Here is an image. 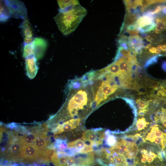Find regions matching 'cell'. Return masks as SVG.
Returning a JSON list of instances; mask_svg holds the SVG:
<instances>
[{"instance_id": "1", "label": "cell", "mask_w": 166, "mask_h": 166, "mask_svg": "<svg viewBox=\"0 0 166 166\" xmlns=\"http://www.w3.org/2000/svg\"><path fill=\"white\" fill-rule=\"evenodd\" d=\"M87 10L80 4L63 10L54 17L60 31L67 35L74 31L86 16Z\"/></svg>"}, {"instance_id": "2", "label": "cell", "mask_w": 166, "mask_h": 166, "mask_svg": "<svg viewBox=\"0 0 166 166\" xmlns=\"http://www.w3.org/2000/svg\"><path fill=\"white\" fill-rule=\"evenodd\" d=\"M16 162L25 164L43 163L38 150L33 144L22 146Z\"/></svg>"}, {"instance_id": "3", "label": "cell", "mask_w": 166, "mask_h": 166, "mask_svg": "<svg viewBox=\"0 0 166 166\" xmlns=\"http://www.w3.org/2000/svg\"><path fill=\"white\" fill-rule=\"evenodd\" d=\"M10 17L25 20L27 19L26 8L24 3L19 0H5Z\"/></svg>"}, {"instance_id": "4", "label": "cell", "mask_w": 166, "mask_h": 166, "mask_svg": "<svg viewBox=\"0 0 166 166\" xmlns=\"http://www.w3.org/2000/svg\"><path fill=\"white\" fill-rule=\"evenodd\" d=\"M81 121V119L79 118L71 119L62 124H59L52 131L55 134L68 132L77 128L80 123Z\"/></svg>"}, {"instance_id": "5", "label": "cell", "mask_w": 166, "mask_h": 166, "mask_svg": "<svg viewBox=\"0 0 166 166\" xmlns=\"http://www.w3.org/2000/svg\"><path fill=\"white\" fill-rule=\"evenodd\" d=\"M101 130L100 128L86 130L83 132L81 138L86 144L93 146L97 140L102 139L101 137Z\"/></svg>"}, {"instance_id": "6", "label": "cell", "mask_w": 166, "mask_h": 166, "mask_svg": "<svg viewBox=\"0 0 166 166\" xmlns=\"http://www.w3.org/2000/svg\"><path fill=\"white\" fill-rule=\"evenodd\" d=\"M22 33L24 41V44L32 42L33 39V33L31 24L27 19L23 20L21 24Z\"/></svg>"}, {"instance_id": "7", "label": "cell", "mask_w": 166, "mask_h": 166, "mask_svg": "<svg viewBox=\"0 0 166 166\" xmlns=\"http://www.w3.org/2000/svg\"><path fill=\"white\" fill-rule=\"evenodd\" d=\"M34 52L35 56L37 59L41 58L47 47L46 41L42 38H36L34 39L33 41Z\"/></svg>"}, {"instance_id": "8", "label": "cell", "mask_w": 166, "mask_h": 166, "mask_svg": "<svg viewBox=\"0 0 166 166\" xmlns=\"http://www.w3.org/2000/svg\"><path fill=\"white\" fill-rule=\"evenodd\" d=\"M37 59L35 56L28 57L26 59V68L27 75L30 79L34 78L37 73L38 67Z\"/></svg>"}, {"instance_id": "9", "label": "cell", "mask_w": 166, "mask_h": 166, "mask_svg": "<svg viewBox=\"0 0 166 166\" xmlns=\"http://www.w3.org/2000/svg\"><path fill=\"white\" fill-rule=\"evenodd\" d=\"M153 15L147 12L143 16L137 18L135 24L137 29L155 22Z\"/></svg>"}, {"instance_id": "10", "label": "cell", "mask_w": 166, "mask_h": 166, "mask_svg": "<svg viewBox=\"0 0 166 166\" xmlns=\"http://www.w3.org/2000/svg\"><path fill=\"white\" fill-rule=\"evenodd\" d=\"M38 130V129L36 128L33 132L26 133L23 136H19L20 142L23 145H34L37 138L38 132H37Z\"/></svg>"}, {"instance_id": "11", "label": "cell", "mask_w": 166, "mask_h": 166, "mask_svg": "<svg viewBox=\"0 0 166 166\" xmlns=\"http://www.w3.org/2000/svg\"><path fill=\"white\" fill-rule=\"evenodd\" d=\"M115 61H117L118 63L120 69V73L117 76H127L130 74L132 67L125 60L124 57H120Z\"/></svg>"}, {"instance_id": "12", "label": "cell", "mask_w": 166, "mask_h": 166, "mask_svg": "<svg viewBox=\"0 0 166 166\" xmlns=\"http://www.w3.org/2000/svg\"><path fill=\"white\" fill-rule=\"evenodd\" d=\"M0 21L4 22L10 17L5 0H0Z\"/></svg>"}, {"instance_id": "13", "label": "cell", "mask_w": 166, "mask_h": 166, "mask_svg": "<svg viewBox=\"0 0 166 166\" xmlns=\"http://www.w3.org/2000/svg\"><path fill=\"white\" fill-rule=\"evenodd\" d=\"M60 10H67L74 6L80 4L77 0H57Z\"/></svg>"}, {"instance_id": "14", "label": "cell", "mask_w": 166, "mask_h": 166, "mask_svg": "<svg viewBox=\"0 0 166 166\" xmlns=\"http://www.w3.org/2000/svg\"><path fill=\"white\" fill-rule=\"evenodd\" d=\"M105 143L104 146L107 148L108 147H112L115 146L117 141V138L116 137L115 135L110 134V132L109 130L106 131L105 132Z\"/></svg>"}, {"instance_id": "15", "label": "cell", "mask_w": 166, "mask_h": 166, "mask_svg": "<svg viewBox=\"0 0 166 166\" xmlns=\"http://www.w3.org/2000/svg\"><path fill=\"white\" fill-rule=\"evenodd\" d=\"M87 144L85 141L81 139H78L67 144L69 148H74L78 150L79 153L81 151L84 149Z\"/></svg>"}, {"instance_id": "16", "label": "cell", "mask_w": 166, "mask_h": 166, "mask_svg": "<svg viewBox=\"0 0 166 166\" xmlns=\"http://www.w3.org/2000/svg\"><path fill=\"white\" fill-rule=\"evenodd\" d=\"M23 55V57L25 58L35 56L34 48L33 42L30 43L24 44Z\"/></svg>"}, {"instance_id": "17", "label": "cell", "mask_w": 166, "mask_h": 166, "mask_svg": "<svg viewBox=\"0 0 166 166\" xmlns=\"http://www.w3.org/2000/svg\"><path fill=\"white\" fill-rule=\"evenodd\" d=\"M137 18V16L135 14L126 13L124 17V22L122 26H127L134 24L136 22Z\"/></svg>"}, {"instance_id": "18", "label": "cell", "mask_w": 166, "mask_h": 166, "mask_svg": "<svg viewBox=\"0 0 166 166\" xmlns=\"http://www.w3.org/2000/svg\"><path fill=\"white\" fill-rule=\"evenodd\" d=\"M149 124V123L147 122L144 118L142 117L138 119L136 123V127L138 130L140 131L144 130Z\"/></svg>"}, {"instance_id": "19", "label": "cell", "mask_w": 166, "mask_h": 166, "mask_svg": "<svg viewBox=\"0 0 166 166\" xmlns=\"http://www.w3.org/2000/svg\"><path fill=\"white\" fill-rule=\"evenodd\" d=\"M55 146L61 150H65L68 148L66 140H63L57 139L55 143Z\"/></svg>"}, {"instance_id": "20", "label": "cell", "mask_w": 166, "mask_h": 166, "mask_svg": "<svg viewBox=\"0 0 166 166\" xmlns=\"http://www.w3.org/2000/svg\"><path fill=\"white\" fill-rule=\"evenodd\" d=\"M136 103L138 108L140 109H146L148 106L149 101L139 98L136 100Z\"/></svg>"}, {"instance_id": "21", "label": "cell", "mask_w": 166, "mask_h": 166, "mask_svg": "<svg viewBox=\"0 0 166 166\" xmlns=\"http://www.w3.org/2000/svg\"><path fill=\"white\" fill-rule=\"evenodd\" d=\"M162 6H157L155 10L152 11H149L150 13L152 15L156 14H157L162 10Z\"/></svg>"}, {"instance_id": "22", "label": "cell", "mask_w": 166, "mask_h": 166, "mask_svg": "<svg viewBox=\"0 0 166 166\" xmlns=\"http://www.w3.org/2000/svg\"><path fill=\"white\" fill-rule=\"evenodd\" d=\"M159 84V82L152 80L150 86L153 89L156 90Z\"/></svg>"}, {"instance_id": "23", "label": "cell", "mask_w": 166, "mask_h": 166, "mask_svg": "<svg viewBox=\"0 0 166 166\" xmlns=\"http://www.w3.org/2000/svg\"><path fill=\"white\" fill-rule=\"evenodd\" d=\"M126 28L128 30H137V28L135 24L133 25H130L127 26Z\"/></svg>"}, {"instance_id": "24", "label": "cell", "mask_w": 166, "mask_h": 166, "mask_svg": "<svg viewBox=\"0 0 166 166\" xmlns=\"http://www.w3.org/2000/svg\"><path fill=\"white\" fill-rule=\"evenodd\" d=\"M127 32L130 35V36H133L137 34L139 31L138 30H127Z\"/></svg>"}, {"instance_id": "25", "label": "cell", "mask_w": 166, "mask_h": 166, "mask_svg": "<svg viewBox=\"0 0 166 166\" xmlns=\"http://www.w3.org/2000/svg\"><path fill=\"white\" fill-rule=\"evenodd\" d=\"M137 77L138 79L139 80L144 79L145 78L143 74L140 73H137Z\"/></svg>"}, {"instance_id": "26", "label": "cell", "mask_w": 166, "mask_h": 166, "mask_svg": "<svg viewBox=\"0 0 166 166\" xmlns=\"http://www.w3.org/2000/svg\"><path fill=\"white\" fill-rule=\"evenodd\" d=\"M157 49L156 47H152L149 48L148 50L150 53H156V52Z\"/></svg>"}, {"instance_id": "27", "label": "cell", "mask_w": 166, "mask_h": 166, "mask_svg": "<svg viewBox=\"0 0 166 166\" xmlns=\"http://www.w3.org/2000/svg\"><path fill=\"white\" fill-rule=\"evenodd\" d=\"M162 45H159L157 47V49L160 50H161Z\"/></svg>"}]
</instances>
